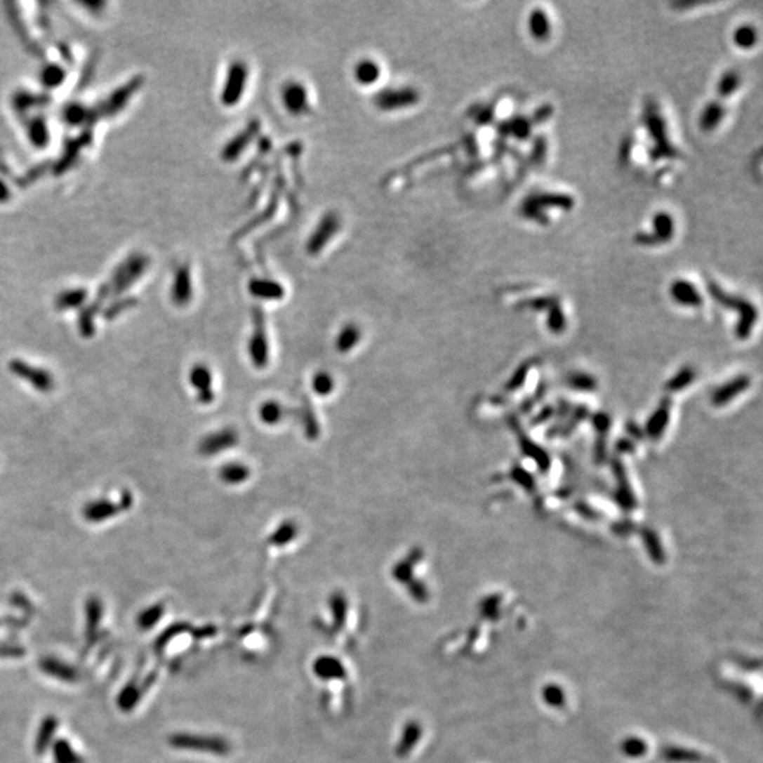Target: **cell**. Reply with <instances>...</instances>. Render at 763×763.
Wrapping results in <instances>:
<instances>
[{"label":"cell","instance_id":"cell-1","mask_svg":"<svg viewBox=\"0 0 763 763\" xmlns=\"http://www.w3.org/2000/svg\"><path fill=\"white\" fill-rule=\"evenodd\" d=\"M251 78V68L244 60H234L225 75V81L221 89V102L227 107H234L241 103L248 89Z\"/></svg>","mask_w":763,"mask_h":763},{"label":"cell","instance_id":"cell-2","mask_svg":"<svg viewBox=\"0 0 763 763\" xmlns=\"http://www.w3.org/2000/svg\"><path fill=\"white\" fill-rule=\"evenodd\" d=\"M420 98L421 95L414 86H386L375 93L373 105L382 112H397L416 106Z\"/></svg>","mask_w":763,"mask_h":763},{"label":"cell","instance_id":"cell-3","mask_svg":"<svg viewBox=\"0 0 763 763\" xmlns=\"http://www.w3.org/2000/svg\"><path fill=\"white\" fill-rule=\"evenodd\" d=\"M341 227H343V220L338 212L336 211L325 212L321 216V220L315 225L312 234L310 235L305 244L307 253L311 256L319 255L324 251V248L334 239V237H337V234L341 231Z\"/></svg>","mask_w":763,"mask_h":763},{"label":"cell","instance_id":"cell-4","mask_svg":"<svg viewBox=\"0 0 763 763\" xmlns=\"http://www.w3.org/2000/svg\"><path fill=\"white\" fill-rule=\"evenodd\" d=\"M280 98L286 112L291 117L300 118L311 111V95L301 81H287L281 86Z\"/></svg>","mask_w":763,"mask_h":763},{"label":"cell","instance_id":"cell-5","mask_svg":"<svg viewBox=\"0 0 763 763\" xmlns=\"http://www.w3.org/2000/svg\"><path fill=\"white\" fill-rule=\"evenodd\" d=\"M253 333L249 341V355L253 366H256L258 369H263L269 364L270 348L266 322L262 311H256V314H253Z\"/></svg>","mask_w":763,"mask_h":763},{"label":"cell","instance_id":"cell-6","mask_svg":"<svg viewBox=\"0 0 763 763\" xmlns=\"http://www.w3.org/2000/svg\"><path fill=\"white\" fill-rule=\"evenodd\" d=\"M9 369L15 376L30 383V386H33L39 392L47 393L54 389V378L46 369L33 366L22 359H12L9 364Z\"/></svg>","mask_w":763,"mask_h":763},{"label":"cell","instance_id":"cell-7","mask_svg":"<svg viewBox=\"0 0 763 763\" xmlns=\"http://www.w3.org/2000/svg\"><path fill=\"white\" fill-rule=\"evenodd\" d=\"M239 442V435L234 428H224L216 432L208 434L199 443L198 451L205 457H213L225 450L235 447Z\"/></svg>","mask_w":763,"mask_h":763},{"label":"cell","instance_id":"cell-8","mask_svg":"<svg viewBox=\"0 0 763 763\" xmlns=\"http://www.w3.org/2000/svg\"><path fill=\"white\" fill-rule=\"evenodd\" d=\"M190 383L197 392V400L201 404H209L215 399L213 376L211 369L204 364H197L190 371Z\"/></svg>","mask_w":763,"mask_h":763},{"label":"cell","instance_id":"cell-9","mask_svg":"<svg viewBox=\"0 0 763 763\" xmlns=\"http://www.w3.org/2000/svg\"><path fill=\"white\" fill-rule=\"evenodd\" d=\"M260 126L258 122H251L244 131L237 133L223 149V159L225 161H235L239 159V156L248 149V146L253 142L255 136L258 135Z\"/></svg>","mask_w":763,"mask_h":763},{"label":"cell","instance_id":"cell-10","mask_svg":"<svg viewBox=\"0 0 763 763\" xmlns=\"http://www.w3.org/2000/svg\"><path fill=\"white\" fill-rule=\"evenodd\" d=\"M124 512L121 502H114L109 499H96L86 503L82 507V516L89 523H100L111 517H115Z\"/></svg>","mask_w":763,"mask_h":763},{"label":"cell","instance_id":"cell-11","mask_svg":"<svg viewBox=\"0 0 763 763\" xmlns=\"http://www.w3.org/2000/svg\"><path fill=\"white\" fill-rule=\"evenodd\" d=\"M352 77L361 86H373L382 77V65L375 58H361L352 68Z\"/></svg>","mask_w":763,"mask_h":763},{"label":"cell","instance_id":"cell-12","mask_svg":"<svg viewBox=\"0 0 763 763\" xmlns=\"http://www.w3.org/2000/svg\"><path fill=\"white\" fill-rule=\"evenodd\" d=\"M249 291L253 297L265 301H279L286 296V290L279 281L266 277L252 279L249 283Z\"/></svg>","mask_w":763,"mask_h":763},{"label":"cell","instance_id":"cell-13","mask_svg":"<svg viewBox=\"0 0 763 763\" xmlns=\"http://www.w3.org/2000/svg\"><path fill=\"white\" fill-rule=\"evenodd\" d=\"M171 298L174 304L178 307L187 305L192 298V280H191V272L188 266H183L177 270L173 288H171Z\"/></svg>","mask_w":763,"mask_h":763},{"label":"cell","instance_id":"cell-14","mask_svg":"<svg viewBox=\"0 0 763 763\" xmlns=\"http://www.w3.org/2000/svg\"><path fill=\"white\" fill-rule=\"evenodd\" d=\"M361 338H362V331L359 329V325L355 322H348L343 326L341 331L337 336L336 348L341 354H348L355 347H358V344L361 343Z\"/></svg>","mask_w":763,"mask_h":763},{"label":"cell","instance_id":"cell-15","mask_svg":"<svg viewBox=\"0 0 763 763\" xmlns=\"http://www.w3.org/2000/svg\"><path fill=\"white\" fill-rule=\"evenodd\" d=\"M218 475H220V479L227 485H241L251 478V468L244 463L232 461L227 463L220 470V472H218Z\"/></svg>","mask_w":763,"mask_h":763},{"label":"cell","instance_id":"cell-16","mask_svg":"<svg viewBox=\"0 0 763 763\" xmlns=\"http://www.w3.org/2000/svg\"><path fill=\"white\" fill-rule=\"evenodd\" d=\"M260 420L267 425H276L281 423L284 417V407L276 400H267L260 406Z\"/></svg>","mask_w":763,"mask_h":763},{"label":"cell","instance_id":"cell-17","mask_svg":"<svg viewBox=\"0 0 763 763\" xmlns=\"http://www.w3.org/2000/svg\"><path fill=\"white\" fill-rule=\"evenodd\" d=\"M724 117V107L721 106L719 102H712L710 103L705 111L703 112L701 115V119H700V124H701V128L704 131H712L718 126V124L721 122Z\"/></svg>","mask_w":763,"mask_h":763},{"label":"cell","instance_id":"cell-18","mask_svg":"<svg viewBox=\"0 0 763 763\" xmlns=\"http://www.w3.org/2000/svg\"><path fill=\"white\" fill-rule=\"evenodd\" d=\"M530 32H531V36L537 40L548 39L550 33V23L548 20V16L543 13V11H534V13L531 15Z\"/></svg>","mask_w":763,"mask_h":763},{"label":"cell","instance_id":"cell-19","mask_svg":"<svg viewBox=\"0 0 763 763\" xmlns=\"http://www.w3.org/2000/svg\"><path fill=\"white\" fill-rule=\"evenodd\" d=\"M296 536H297V524L294 522H284L274 530V533L270 537V541L272 544H274V546H284V544H288L291 540H294Z\"/></svg>","mask_w":763,"mask_h":763},{"label":"cell","instance_id":"cell-20","mask_svg":"<svg viewBox=\"0 0 763 763\" xmlns=\"http://www.w3.org/2000/svg\"><path fill=\"white\" fill-rule=\"evenodd\" d=\"M86 298V291L84 290H69L58 296L55 305L58 310H69L81 305Z\"/></svg>","mask_w":763,"mask_h":763},{"label":"cell","instance_id":"cell-21","mask_svg":"<svg viewBox=\"0 0 763 763\" xmlns=\"http://www.w3.org/2000/svg\"><path fill=\"white\" fill-rule=\"evenodd\" d=\"M336 389V380L329 372H318L312 378V390L319 396H329Z\"/></svg>","mask_w":763,"mask_h":763},{"label":"cell","instance_id":"cell-22","mask_svg":"<svg viewBox=\"0 0 763 763\" xmlns=\"http://www.w3.org/2000/svg\"><path fill=\"white\" fill-rule=\"evenodd\" d=\"M98 310V304H92L91 307H86L79 314V333L82 337L89 338L95 334V324L93 317Z\"/></svg>","mask_w":763,"mask_h":763},{"label":"cell","instance_id":"cell-23","mask_svg":"<svg viewBox=\"0 0 763 763\" xmlns=\"http://www.w3.org/2000/svg\"><path fill=\"white\" fill-rule=\"evenodd\" d=\"M756 39H757L756 30L753 27H750V26H741V27L736 29V32L734 34V40L738 44V47H741V48L753 47V44L756 43Z\"/></svg>","mask_w":763,"mask_h":763},{"label":"cell","instance_id":"cell-24","mask_svg":"<svg viewBox=\"0 0 763 763\" xmlns=\"http://www.w3.org/2000/svg\"><path fill=\"white\" fill-rule=\"evenodd\" d=\"M672 293H675L673 296L680 303L694 304L700 301L697 293H694V288L687 281H677V284H675V287L672 288Z\"/></svg>","mask_w":763,"mask_h":763},{"label":"cell","instance_id":"cell-25","mask_svg":"<svg viewBox=\"0 0 763 763\" xmlns=\"http://www.w3.org/2000/svg\"><path fill=\"white\" fill-rule=\"evenodd\" d=\"M738 84H739V78L734 71L725 72L722 75L721 81H719V93H721V96L731 95L736 89Z\"/></svg>","mask_w":763,"mask_h":763},{"label":"cell","instance_id":"cell-26","mask_svg":"<svg viewBox=\"0 0 763 763\" xmlns=\"http://www.w3.org/2000/svg\"><path fill=\"white\" fill-rule=\"evenodd\" d=\"M55 755L57 760L60 763H77L75 753L69 749L67 742H58L55 746Z\"/></svg>","mask_w":763,"mask_h":763},{"label":"cell","instance_id":"cell-27","mask_svg":"<svg viewBox=\"0 0 763 763\" xmlns=\"http://www.w3.org/2000/svg\"><path fill=\"white\" fill-rule=\"evenodd\" d=\"M133 304H135V300L126 298V300H122V301H119V303H115L114 305H109V308L105 311V318H106V319H112V318H115L118 314H121V312H124L125 310L131 308Z\"/></svg>","mask_w":763,"mask_h":763},{"label":"cell","instance_id":"cell-28","mask_svg":"<svg viewBox=\"0 0 763 763\" xmlns=\"http://www.w3.org/2000/svg\"><path fill=\"white\" fill-rule=\"evenodd\" d=\"M55 728V719L54 718H48L44 724H43V728H41V735L39 736V742H37V748L39 750H43L50 739V734H53Z\"/></svg>","mask_w":763,"mask_h":763},{"label":"cell","instance_id":"cell-29","mask_svg":"<svg viewBox=\"0 0 763 763\" xmlns=\"http://www.w3.org/2000/svg\"><path fill=\"white\" fill-rule=\"evenodd\" d=\"M160 615H161V606L157 605V606L150 608L149 611H146V612L140 616L139 622H140V625H143L145 628H149V626H152V625L159 619Z\"/></svg>","mask_w":763,"mask_h":763}]
</instances>
